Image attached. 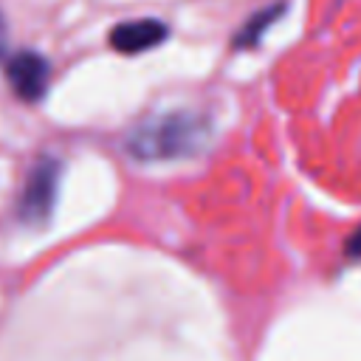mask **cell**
I'll return each mask as SVG.
<instances>
[{"label":"cell","mask_w":361,"mask_h":361,"mask_svg":"<svg viewBox=\"0 0 361 361\" xmlns=\"http://www.w3.org/2000/svg\"><path fill=\"white\" fill-rule=\"evenodd\" d=\"M282 11H285V3H274V6H265V8L254 11L245 20V25L234 34V48H254L262 39V34L282 17Z\"/></svg>","instance_id":"obj_5"},{"label":"cell","mask_w":361,"mask_h":361,"mask_svg":"<svg viewBox=\"0 0 361 361\" xmlns=\"http://www.w3.org/2000/svg\"><path fill=\"white\" fill-rule=\"evenodd\" d=\"M6 82L8 87L14 90V96L20 102H39L48 90V82H51V62L34 51V48H25V51H17L8 62H6Z\"/></svg>","instance_id":"obj_2"},{"label":"cell","mask_w":361,"mask_h":361,"mask_svg":"<svg viewBox=\"0 0 361 361\" xmlns=\"http://www.w3.org/2000/svg\"><path fill=\"white\" fill-rule=\"evenodd\" d=\"M56 186H59V161L42 158L31 169L25 189L20 195V217L25 223H45L56 200Z\"/></svg>","instance_id":"obj_3"},{"label":"cell","mask_w":361,"mask_h":361,"mask_svg":"<svg viewBox=\"0 0 361 361\" xmlns=\"http://www.w3.org/2000/svg\"><path fill=\"white\" fill-rule=\"evenodd\" d=\"M209 118L195 110H166L141 118L124 138V147L138 161L189 158L209 141Z\"/></svg>","instance_id":"obj_1"},{"label":"cell","mask_w":361,"mask_h":361,"mask_svg":"<svg viewBox=\"0 0 361 361\" xmlns=\"http://www.w3.org/2000/svg\"><path fill=\"white\" fill-rule=\"evenodd\" d=\"M6 42H8V28H6V20L0 14V56L6 54Z\"/></svg>","instance_id":"obj_7"},{"label":"cell","mask_w":361,"mask_h":361,"mask_svg":"<svg viewBox=\"0 0 361 361\" xmlns=\"http://www.w3.org/2000/svg\"><path fill=\"white\" fill-rule=\"evenodd\" d=\"M347 254H350V257H361V226H358L355 234L347 240Z\"/></svg>","instance_id":"obj_6"},{"label":"cell","mask_w":361,"mask_h":361,"mask_svg":"<svg viewBox=\"0 0 361 361\" xmlns=\"http://www.w3.org/2000/svg\"><path fill=\"white\" fill-rule=\"evenodd\" d=\"M169 37V25L164 20H155V17H138V20H124L118 25L110 28L107 34V42L113 51L118 54H144V51H152L155 45H161L164 39Z\"/></svg>","instance_id":"obj_4"}]
</instances>
